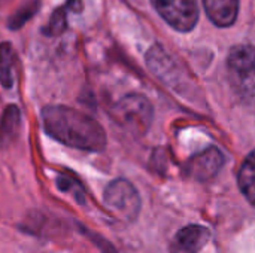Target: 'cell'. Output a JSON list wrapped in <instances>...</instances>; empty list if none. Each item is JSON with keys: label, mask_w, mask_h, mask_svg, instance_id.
<instances>
[{"label": "cell", "mask_w": 255, "mask_h": 253, "mask_svg": "<svg viewBox=\"0 0 255 253\" xmlns=\"http://www.w3.org/2000/svg\"><path fill=\"white\" fill-rule=\"evenodd\" d=\"M239 186L247 200L255 207V149L245 158L239 170Z\"/></svg>", "instance_id": "cell-10"}, {"label": "cell", "mask_w": 255, "mask_h": 253, "mask_svg": "<svg viewBox=\"0 0 255 253\" xmlns=\"http://www.w3.org/2000/svg\"><path fill=\"white\" fill-rule=\"evenodd\" d=\"M209 240V231L199 225H191L181 230L176 236V246L185 253H196Z\"/></svg>", "instance_id": "cell-8"}, {"label": "cell", "mask_w": 255, "mask_h": 253, "mask_svg": "<svg viewBox=\"0 0 255 253\" xmlns=\"http://www.w3.org/2000/svg\"><path fill=\"white\" fill-rule=\"evenodd\" d=\"M21 127V113L15 104L6 106L0 116V146L10 145L19 133Z\"/></svg>", "instance_id": "cell-9"}, {"label": "cell", "mask_w": 255, "mask_h": 253, "mask_svg": "<svg viewBox=\"0 0 255 253\" xmlns=\"http://www.w3.org/2000/svg\"><path fill=\"white\" fill-rule=\"evenodd\" d=\"M15 82V52L10 43H0V84L12 88Z\"/></svg>", "instance_id": "cell-11"}, {"label": "cell", "mask_w": 255, "mask_h": 253, "mask_svg": "<svg viewBox=\"0 0 255 253\" xmlns=\"http://www.w3.org/2000/svg\"><path fill=\"white\" fill-rule=\"evenodd\" d=\"M203 6L211 21L218 27H230L238 18L239 0H203Z\"/></svg>", "instance_id": "cell-6"}, {"label": "cell", "mask_w": 255, "mask_h": 253, "mask_svg": "<svg viewBox=\"0 0 255 253\" xmlns=\"http://www.w3.org/2000/svg\"><path fill=\"white\" fill-rule=\"evenodd\" d=\"M57 185H58V188H60L61 191H64V192H72V194L75 195V198H76L79 203L84 201V200H82L81 188H79V185H78L73 179L66 177V176H60V177L57 179Z\"/></svg>", "instance_id": "cell-14"}, {"label": "cell", "mask_w": 255, "mask_h": 253, "mask_svg": "<svg viewBox=\"0 0 255 253\" xmlns=\"http://www.w3.org/2000/svg\"><path fill=\"white\" fill-rule=\"evenodd\" d=\"M46 134L54 140L81 151L99 152L106 146L103 127L91 116L69 106H46L42 110Z\"/></svg>", "instance_id": "cell-1"}, {"label": "cell", "mask_w": 255, "mask_h": 253, "mask_svg": "<svg viewBox=\"0 0 255 253\" xmlns=\"http://www.w3.org/2000/svg\"><path fill=\"white\" fill-rule=\"evenodd\" d=\"M230 81L238 94L250 103H255V48L239 45L232 49L227 60Z\"/></svg>", "instance_id": "cell-2"}, {"label": "cell", "mask_w": 255, "mask_h": 253, "mask_svg": "<svg viewBox=\"0 0 255 253\" xmlns=\"http://www.w3.org/2000/svg\"><path fill=\"white\" fill-rule=\"evenodd\" d=\"M221 164H223V155L218 152V149L211 148L191 160L190 171L191 176L197 179H209L220 170Z\"/></svg>", "instance_id": "cell-7"}, {"label": "cell", "mask_w": 255, "mask_h": 253, "mask_svg": "<svg viewBox=\"0 0 255 253\" xmlns=\"http://www.w3.org/2000/svg\"><path fill=\"white\" fill-rule=\"evenodd\" d=\"M161 18L178 31H191L199 21L196 0H151Z\"/></svg>", "instance_id": "cell-5"}, {"label": "cell", "mask_w": 255, "mask_h": 253, "mask_svg": "<svg viewBox=\"0 0 255 253\" xmlns=\"http://www.w3.org/2000/svg\"><path fill=\"white\" fill-rule=\"evenodd\" d=\"M37 10V3L31 1L28 4H25L24 7H21L16 13H13L10 18H9V28H19L21 25H24V22H27L33 15L34 12Z\"/></svg>", "instance_id": "cell-13"}, {"label": "cell", "mask_w": 255, "mask_h": 253, "mask_svg": "<svg viewBox=\"0 0 255 253\" xmlns=\"http://www.w3.org/2000/svg\"><path fill=\"white\" fill-rule=\"evenodd\" d=\"M66 27H67L66 9H64V7H60V9H57V10L51 15V18H49V21H48V24H46V28H45L43 31H45V34H48L49 37H55V36H60V34L66 30Z\"/></svg>", "instance_id": "cell-12"}, {"label": "cell", "mask_w": 255, "mask_h": 253, "mask_svg": "<svg viewBox=\"0 0 255 253\" xmlns=\"http://www.w3.org/2000/svg\"><path fill=\"white\" fill-rule=\"evenodd\" d=\"M115 122L131 133L143 134L151 125L152 107L143 95L131 94L121 98L112 110Z\"/></svg>", "instance_id": "cell-3"}, {"label": "cell", "mask_w": 255, "mask_h": 253, "mask_svg": "<svg viewBox=\"0 0 255 253\" xmlns=\"http://www.w3.org/2000/svg\"><path fill=\"white\" fill-rule=\"evenodd\" d=\"M105 204L114 215L126 221H133L140 209L137 191L124 179H117L108 185L105 191Z\"/></svg>", "instance_id": "cell-4"}]
</instances>
